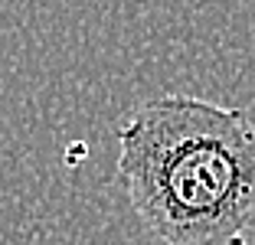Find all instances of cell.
Instances as JSON below:
<instances>
[{"label":"cell","instance_id":"cell-1","mask_svg":"<svg viewBox=\"0 0 255 245\" xmlns=\"http://www.w3.org/2000/svg\"><path fill=\"white\" fill-rule=\"evenodd\" d=\"M118 180L157 245H249L255 121L196 95L150 98L118 127Z\"/></svg>","mask_w":255,"mask_h":245}]
</instances>
